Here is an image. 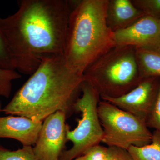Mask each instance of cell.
<instances>
[{
	"label": "cell",
	"instance_id": "obj_5",
	"mask_svg": "<svg viewBox=\"0 0 160 160\" xmlns=\"http://www.w3.org/2000/svg\"><path fill=\"white\" fill-rule=\"evenodd\" d=\"M82 96L74 106V112H80L82 118L78 125L71 130L66 125V138L71 141L72 147L64 150L59 160H73L83 155L88 149L102 142L103 129L99 118L98 105L101 98L97 91L84 80L82 87Z\"/></svg>",
	"mask_w": 160,
	"mask_h": 160
},
{
	"label": "cell",
	"instance_id": "obj_22",
	"mask_svg": "<svg viewBox=\"0 0 160 160\" xmlns=\"http://www.w3.org/2000/svg\"><path fill=\"white\" fill-rule=\"evenodd\" d=\"M2 108H1V102H0V112L2 111Z\"/></svg>",
	"mask_w": 160,
	"mask_h": 160
},
{
	"label": "cell",
	"instance_id": "obj_12",
	"mask_svg": "<svg viewBox=\"0 0 160 160\" xmlns=\"http://www.w3.org/2000/svg\"><path fill=\"white\" fill-rule=\"evenodd\" d=\"M135 48L137 61L142 77L160 78L159 50Z\"/></svg>",
	"mask_w": 160,
	"mask_h": 160
},
{
	"label": "cell",
	"instance_id": "obj_9",
	"mask_svg": "<svg viewBox=\"0 0 160 160\" xmlns=\"http://www.w3.org/2000/svg\"><path fill=\"white\" fill-rule=\"evenodd\" d=\"M116 46L158 50L160 43V20L144 15L126 29L114 32Z\"/></svg>",
	"mask_w": 160,
	"mask_h": 160
},
{
	"label": "cell",
	"instance_id": "obj_2",
	"mask_svg": "<svg viewBox=\"0 0 160 160\" xmlns=\"http://www.w3.org/2000/svg\"><path fill=\"white\" fill-rule=\"evenodd\" d=\"M84 80V75L67 66L64 57L44 60L2 111L37 122L58 111L68 117L74 112Z\"/></svg>",
	"mask_w": 160,
	"mask_h": 160
},
{
	"label": "cell",
	"instance_id": "obj_6",
	"mask_svg": "<svg viewBox=\"0 0 160 160\" xmlns=\"http://www.w3.org/2000/svg\"><path fill=\"white\" fill-rule=\"evenodd\" d=\"M98 110L103 129L102 142L107 146L128 149L131 146L142 147L151 142L152 133L146 122L102 100Z\"/></svg>",
	"mask_w": 160,
	"mask_h": 160
},
{
	"label": "cell",
	"instance_id": "obj_19",
	"mask_svg": "<svg viewBox=\"0 0 160 160\" xmlns=\"http://www.w3.org/2000/svg\"><path fill=\"white\" fill-rule=\"evenodd\" d=\"M106 160H134L128 149L108 146Z\"/></svg>",
	"mask_w": 160,
	"mask_h": 160
},
{
	"label": "cell",
	"instance_id": "obj_23",
	"mask_svg": "<svg viewBox=\"0 0 160 160\" xmlns=\"http://www.w3.org/2000/svg\"><path fill=\"white\" fill-rule=\"evenodd\" d=\"M158 50H159L160 51V45H159V49H158Z\"/></svg>",
	"mask_w": 160,
	"mask_h": 160
},
{
	"label": "cell",
	"instance_id": "obj_14",
	"mask_svg": "<svg viewBox=\"0 0 160 160\" xmlns=\"http://www.w3.org/2000/svg\"><path fill=\"white\" fill-rule=\"evenodd\" d=\"M0 160H38L32 146H23L17 150H9L0 145Z\"/></svg>",
	"mask_w": 160,
	"mask_h": 160
},
{
	"label": "cell",
	"instance_id": "obj_18",
	"mask_svg": "<svg viewBox=\"0 0 160 160\" xmlns=\"http://www.w3.org/2000/svg\"><path fill=\"white\" fill-rule=\"evenodd\" d=\"M146 125L148 128L160 132V81L157 96L146 121Z\"/></svg>",
	"mask_w": 160,
	"mask_h": 160
},
{
	"label": "cell",
	"instance_id": "obj_7",
	"mask_svg": "<svg viewBox=\"0 0 160 160\" xmlns=\"http://www.w3.org/2000/svg\"><path fill=\"white\" fill-rule=\"evenodd\" d=\"M67 117L58 111L44 120L37 141L33 148L38 160H59L65 150L66 138Z\"/></svg>",
	"mask_w": 160,
	"mask_h": 160
},
{
	"label": "cell",
	"instance_id": "obj_13",
	"mask_svg": "<svg viewBox=\"0 0 160 160\" xmlns=\"http://www.w3.org/2000/svg\"><path fill=\"white\" fill-rule=\"evenodd\" d=\"M128 150L134 160H160V132L154 130L149 145L142 147L131 146Z\"/></svg>",
	"mask_w": 160,
	"mask_h": 160
},
{
	"label": "cell",
	"instance_id": "obj_16",
	"mask_svg": "<svg viewBox=\"0 0 160 160\" xmlns=\"http://www.w3.org/2000/svg\"><path fill=\"white\" fill-rule=\"evenodd\" d=\"M131 2L145 15L160 20V0H131Z\"/></svg>",
	"mask_w": 160,
	"mask_h": 160
},
{
	"label": "cell",
	"instance_id": "obj_4",
	"mask_svg": "<svg viewBox=\"0 0 160 160\" xmlns=\"http://www.w3.org/2000/svg\"><path fill=\"white\" fill-rule=\"evenodd\" d=\"M83 75L101 99L122 96L144 78L139 69L135 48L131 46H116L96 60Z\"/></svg>",
	"mask_w": 160,
	"mask_h": 160
},
{
	"label": "cell",
	"instance_id": "obj_11",
	"mask_svg": "<svg viewBox=\"0 0 160 160\" xmlns=\"http://www.w3.org/2000/svg\"><path fill=\"white\" fill-rule=\"evenodd\" d=\"M144 15L131 0H109L106 22L114 32L128 28Z\"/></svg>",
	"mask_w": 160,
	"mask_h": 160
},
{
	"label": "cell",
	"instance_id": "obj_10",
	"mask_svg": "<svg viewBox=\"0 0 160 160\" xmlns=\"http://www.w3.org/2000/svg\"><path fill=\"white\" fill-rule=\"evenodd\" d=\"M42 123L23 117H0V138L17 140L23 146L35 145Z\"/></svg>",
	"mask_w": 160,
	"mask_h": 160
},
{
	"label": "cell",
	"instance_id": "obj_21",
	"mask_svg": "<svg viewBox=\"0 0 160 160\" xmlns=\"http://www.w3.org/2000/svg\"><path fill=\"white\" fill-rule=\"evenodd\" d=\"M74 160H85V157H84V155L80 156L79 157L75 159Z\"/></svg>",
	"mask_w": 160,
	"mask_h": 160
},
{
	"label": "cell",
	"instance_id": "obj_3",
	"mask_svg": "<svg viewBox=\"0 0 160 160\" xmlns=\"http://www.w3.org/2000/svg\"><path fill=\"white\" fill-rule=\"evenodd\" d=\"M109 0L71 1L64 59L83 74L96 60L116 46L106 22Z\"/></svg>",
	"mask_w": 160,
	"mask_h": 160
},
{
	"label": "cell",
	"instance_id": "obj_15",
	"mask_svg": "<svg viewBox=\"0 0 160 160\" xmlns=\"http://www.w3.org/2000/svg\"><path fill=\"white\" fill-rule=\"evenodd\" d=\"M21 78L22 76L16 70L0 68V97L9 98L11 94L12 81Z\"/></svg>",
	"mask_w": 160,
	"mask_h": 160
},
{
	"label": "cell",
	"instance_id": "obj_8",
	"mask_svg": "<svg viewBox=\"0 0 160 160\" xmlns=\"http://www.w3.org/2000/svg\"><path fill=\"white\" fill-rule=\"evenodd\" d=\"M160 78H144L135 88L118 98L102 99L146 122L157 96Z\"/></svg>",
	"mask_w": 160,
	"mask_h": 160
},
{
	"label": "cell",
	"instance_id": "obj_1",
	"mask_svg": "<svg viewBox=\"0 0 160 160\" xmlns=\"http://www.w3.org/2000/svg\"><path fill=\"white\" fill-rule=\"evenodd\" d=\"M0 18L14 70L32 74L44 60L64 57L71 1L22 0Z\"/></svg>",
	"mask_w": 160,
	"mask_h": 160
},
{
	"label": "cell",
	"instance_id": "obj_17",
	"mask_svg": "<svg viewBox=\"0 0 160 160\" xmlns=\"http://www.w3.org/2000/svg\"><path fill=\"white\" fill-rule=\"evenodd\" d=\"M0 68L14 70L6 39L0 28Z\"/></svg>",
	"mask_w": 160,
	"mask_h": 160
},
{
	"label": "cell",
	"instance_id": "obj_20",
	"mask_svg": "<svg viewBox=\"0 0 160 160\" xmlns=\"http://www.w3.org/2000/svg\"><path fill=\"white\" fill-rule=\"evenodd\" d=\"M107 147L100 144L91 147L84 153L86 160H106Z\"/></svg>",
	"mask_w": 160,
	"mask_h": 160
}]
</instances>
